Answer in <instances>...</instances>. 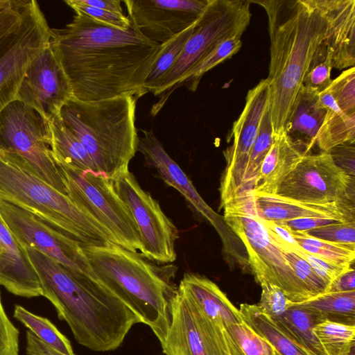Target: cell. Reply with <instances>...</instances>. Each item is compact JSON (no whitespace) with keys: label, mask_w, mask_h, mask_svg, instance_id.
Wrapping results in <instances>:
<instances>
[{"label":"cell","mask_w":355,"mask_h":355,"mask_svg":"<svg viewBox=\"0 0 355 355\" xmlns=\"http://www.w3.org/2000/svg\"><path fill=\"white\" fill-rule=\"evenodd\" d=\"M19 335L3 306L0 292V355H19Z\"/></svg>","instance_id":"45"},{"label":"cell","mask_w":355,"mask_h":355,"mask_svg":"<svg viewBox=\"0 0 355 355\" xmlns=\"http://www.w3.org/2000/svg\"><path fill=\"white\" fill-rule=\"evenodd\" d=\"M283 252L296 277L309 293L311 299L327 292L329 284L316 273L306 260L293 252Z\"/></svg>","instance_id":"41"},{"label":"cell","mask_w":355,"mask_h":355,"mask_svg":"<svg viewBox=\"0 0 355 355\" xmlns=\"http://www.w3.org/2000/svg\"><path fill=\"white\" fill-rule=\"evenodd\" d=\"M50 144L49 121L33 108L15 100L0 112V155L67 195Z\"/></svg>","instance_id":"7"},{"label":"cell","mask_w":355,"mask_h":355,"mask_svg":"<svg viewBox=\"0 0 355 355\" xmlns=\"http://www.w3.org/2000/svg\"><path fill=\"white\" fill-rule=\"evenodd\" d=\"M345 114L355 113V68L345 70L327 87Z\"/></svg>","instance_id":"40"},{"label":"cell","mask_w":355,"mask_h":355,"mask_svg":"<svg viewBox=\"0 0 355 355\" xmlns=\"http://www.w3.org/2000/svg\"><path fill=\"white\" fill-rule=\"evenodd\" d=\"M243 322L266 339L279 355H309L289 338L257 304H241Z\"/></svg>","instance_id":"30"},{"label":"cell","mask_w":355,"mask_h":355,"mask_svg":"<svg viewBox=\"0 0 355 355\" xmlns=\"http://www.w3.org/2000/svg\"><path fill=\"white\" fill-rule=\"evenodd\" d=\"M268 16L270 36L269 107L272 135L285 132L311 58L327 24L313 0L250 1Z\"/></svg>","instance_id":"3"},{"label":"cell","mask_w":355,"mask_h":355,"mask_svg":"<svg viewBox=\"0 0 355 355\" xmlns=\"http://www.w3.org/2000/svg\"><path fill=\"white\" fill-rule=\"evenodd\" d=\"M314 332L327 355H349L354 347L355 326L324 321Z\"/></svg>","instance_id":"37"},{"label":"cell","mask_w":355,"mask_h":355,"mask_svg":"<svg viewBox=\"0 0 355 355\" xmlns=\"http://www.w3.org/2000/svg\"><path fill=\"white\" fill-rule=\"evenodd\" d=\"M304 232L321 240L355 246V222L335 223Z\"/></svg>","instance_id":"42"},{"label":"cell","mask_w":355,"mask_h":355,"mask_svg":"<svg viewBox=\"0 0 355 355\" xmlns=\"http://www.w3.org/2000/svg\"><path fill=\"white\" fill-rule=\"evenodd\" d=\"M272 141V127L268 102L263 110L257 135L250 153L243 182V196L254 190L262 162L268 154Z\"/></svg>","instance_id":"32"},{"label":"cell","mask_w":355,"mask_h":355,"mask_svg":"<svg viewBox=\"0 0 355 355\" xmlns=\"http://www.w3.org/2000/svg\"><path fill=\"white\" fill-rule=\"evenodd\" d=\"M141 131L143 137H139L137 151L143 155L146 165L155 168L165 183L178 190L216 228L217 214L205 203L187 175L166 153L153 130Z\"/></svg>","instance_id":"21"},{"label":"cell","mask_w":355,"mask_h":355,"mask_svg":"<svg viewBox=\"0 0 355 355\" xmlns=\"http://www.w3.org/2000/svg\"><path fill=\"white\" fill-rule=\"evenodd\" d=\"M28 0H0V57L14 40Z\"/></svg>","instance_id":"39"},{"label":"cell","mask_w":355,"mask_h":355,"mask_svg":"<svg viewBox=\"0 0 355 355\" xmlns=\"http://www.w3.org/2000/svg\"><path fill=\"white\" fill-rule=\"evenodd\" d=\"M51 29L38 3L28 0L17 34L0 57V112L16 100L26 69L50 41Z\"/></svg>","instance_id":"16"},{"label":"cell","mask_w":355,"mask_h":355,"mask_svg":"<svg viewBox=\"0 0 355 355\" xmlns=\"http://www.w3.org/2000/svg\"><path fill=\"white\" fill-rule=\"evenodd\" d=\"M169 307V327L161 343L165 355H230L223 329L178 287Z\"/></svg>","instance_id":"13"},{"label":"cell","mask_w":355,"mask_h":355,"mask_svg":"<svg viewBox=\"0 0 355 355\" xmlns=\"http://www.w3.org/2000/svg\"><path fill=\"white\" fill-rule=\"evenodd\" d=\"M59 166L65 179L67 196L75 205L103 226L119 245L133 252L140 251L137 226L112 180L103 175Z\"/></svg>","instance_id":"10"},{"label":"cell","mask_w":355,"mask_h":355,"mask_svg":"<svg viewBox=\"0 0 355 355\" xmlns=\"http://www.w3.org/2000/svg\"><path fill=\"white\" fill-rule=\"evenodd\" d=\"M0 285L13 295L31 298L42 296L36 271L27 252L0 215Z\"/></svg>","instance_id":"22"},{"label":"cell","mask_w":355,"mask_h":355,"mask_svg":"<svg viewBox=\"0 0 355 355\" xmlns=\"http://www.w3.org/2000/svg\"><path fill=\"white\" fill-rule=\"evenodd\" d=\"M0 200L33 213L82 247L117 244L103 226L67 195L1 155Z\"/></svg>","instance_id":"6"},{"label":"cell","mask_w":355,"mask_h":355,"mask_svg":"<svg viewBox=\"0 0 355 355\" xmlns=\"http://www.w3.org/2000/svg\"><path fill=\"white\" fill-rule=\"evenodd\" d=\"M112 182L137 226L141 254L156 263L168 264L175 261L178 230L163 212L158 202L140 187L129 171Z\"/></svg>","instance_id":"11"},{"label":"cell","mask_w":355,"mask_h":355,"mask_svg":"<svg viewBox=\"0 0 355 355\" xmlns=\"http://www.w3.org/2000/svg\"><path fill=\"white\" fill-rule=\"evenodd\" d=\"M14 318L48 346L64 354L75 355L70 341L47 318L35 315L20 305L15 306Z\"/></svg>","instance_id":"34"},{"label":"cell","mask_w":355,"mask_h":355,"mask_svg":"<svg viewBox=\"0 0 355 355\" xmlns=\"http://www.w3.org/2000/svg\"><path fill=\"white\" fill-rule=\"evenodd\" d=\"M296 304L311 312L320 322L355 326V291L324 293Z\"/></svg>","instance_id":"29"},{"label":"cell","mask_w":355,"mask_h":355,"mask_svg":"<svg viewBox=\"0 0 355 355\" xmlns=\"http://www.w3.org/2000/svg\"><path fill=\"white\" fill-rule=\"evenodd\" d=\"M297 256L306 260L316 273L329 285L340 275L347 270L352 266L333 263L306 252H300Z\"/></svg>","instance_id":"47"},{"label":"cell","mask_w":355,"mask_h":355,"mask_svg":"<svg viewBox=\"0 0 355 355\" xmlns=\"http://www.w3.org/2000/svg\"><path fill=\"white\" fill-rule=\"evenodd\" d=\"M230 355H277L274 347L244 322L224 329Z\"/></svg>","instance_id":"33"},{"label":"cell","mask_w":355,"mask_h":355,"mask_svg":"<svg viewBox=\"0 0 355 355\" xmlns=\"http://www.w3.org/2000/svg\"><path fill=\"white\" fill-rule=\"evenodd\" d=\"M64 2L73 11H80L98 21L107 24L117 27L119 28L126 30L130 26V22L124 15L113 12L89 6L83 4L78 0H67Z\"/></svg>","instance_id":"44"},{"label":"cell","mask_w":355,"mask_h":355,"mask_svg":"<svg viewBox=\"0 0 355 355\" xmlns=\"http://www.w3.org/2000/svg\"><path fill=\"white\" fill-rule=\"evenodd\" d=\"M333 68L331 53L322 42L315 51L303 80V85L318 93L324 90L331 83Z\"/></svg>","instance_id":"38"},{"label":"cell","mask_w":355,"mask_h":355,"mask_svg":"<svg viewBox=\"0 0 355 355\" xmlns=\"http://www.w3.org/2000/svg\"><path fill=\"white\" fill-rule=\"evenodd\" d=\"M241 46V36H235L222 41L191 69L181 80L178 87L185 85L189 90L195 92L201 78L207 71L236 53Z\"/></svg>","instance_id":"36"},{"label":"cell","mask_w":355,"mask_h":355,"mask_svg":"<svg viewBox=\"0 0 355 355\" xmlns=\"http://www.w3.org/2000/svg\"><path fill=\"white\" fill-rule=\"evenodd\" d=\"M268 101L269 85L266 78L248 92L244 108L230 132L233 144L224 151L226 167L220 183V207L243 196L250 153Z\"/></svg>","instance_id":"15"},{"label":"cell","mask_w":355,"mask_h":355,"mask_svg":"<svg viewBox=\"0 0 355 355\" xmlns=\"http://www.w3.org/2000/svg\"><path fill=\"white\" fill-rule=\"evenodd\" d=\"M277 355H279V354L277 353Z\"/></svg>","instance_id":"53"},{"label":"cell","mask_w":355,"mask_h":355,"mask_svg":"<svg viewBox=\"0 0 355 355\" xmlns=\"http://www.w3.org/2000/svg\"><path fill=\"white\" fill-rule=\"evenodd\" d=\"M95 279L123 302L163 343L177 267L157 266L117 244L82 247Z\"/></svg>","instance_id":"4"},{"label":"cell","mask_w":355,"mask_h":355,"mask_svg":"<svg viewBox=\"0 0 355 355\" xmlns=\"http://www.w3.org/2000/svg\"><path fill=\"white\" fill-rule=\"evenodd\" d=\"M304 155L285 132L273 136L272 146L262 162L253 191L277 194L283 180Z\"/></svg>","instance_id":"25"},{"label":"cell","mask_w":355,"mask_h":355,"mask_svg":"<svg viewBox=\"0 0 355 355\" xmlns=\"http://www.w3.org/2000/svg\"><path fill=\"white\" fill-rule=\"evenodd\" d=\"M0 215L24 248H35L64 266L95 279L78 242L33 213L1 200Z\"/></svg>","instance_id":"14"},{"label":"cell","mask_w":355,"mask_h":355,"mask_svg":"<svg viewBox=\"0 0 355 355\" xmlns=\"http://www.w3.org/2000/svg\"><path fill=\"white\" fill-rule=\"evenodd\" d=\"M277 194L314 204L354 201V177L339 167L329 152L306 154L283 180Z\"/></svg>","instance_id":"12"},{"label":"cell","mask_w":355,"mask_h":355,"mask_svg":"<svg viewBox=\"0 0 355 355\" xmlns=\"http://www.w3.org/2000/svg\"><path fill=\"white\" fill-rule=\"evenodd\" d=\"M291 232L297 243L306 252L333 263L344 266L354 264L355 246L316 239L304 232Z\"/></svg>","instance_id":"35"},{"label":"cell","mask_w":355,"mask_h":355,"mask_svg":"<svg viewBox=\"0 0 355 355\" xmlns=\"http://www.w3.org/2000/svg\"><path fill=\"white\" fill-rule=\"evenodd\" d=\"M325 114L326 108L320 101L319 93L302 85L285 132L304 155L316 144V137Z\"/></svg>","instance_id":"24"},{"label":"cell","mask_w":355,"mask_h":355,"mask_svg":"<svg viewBox=\"0 0 355 355\" xmlns=\"http://www.w3.org/2000/svg\"><path fill=\"white\" fill-rule=\"evenodd\" d=\"M335 163L348 175L354 177V144L347 143L334 147L329 152Z\"/></svg>","instance_id":"48"},{"label":"cell","mask_w":355,"mask_h":355,"mask_svg":"<svg viewBox=\"0 0 355 355\" xmlns=\"http://www.w3.org/2000/svg\"><path fill=\"white\" fill-rule=\"evenodd\" d=\"M26 355H66L41 341L31 331L26 332Z\"/></svg>","instance_id":"51"},{"label":"cell","mask_w":355,"mask_h":355,"mask_svg":"<svg viewBox=\"0 0 355 355\" xmlns=\"http://www.w3.org/2000/svg\"><path fill=\"white\" fill-rule=\"evenodd\" d=\"M137 99L130 94L88 102L72 97L60 110L63 123L85 147L101 175L110 180L128 171L137 151Z\"/></svg>","instance_id":"5"},{"label":"cell","mask_w":355,"mask_h":355,"mask_svg":"<svg viewBox=\"0 0 355 355\" xmlns=\"http://www.w3.org/2000/svg\"><path fill=\"white\" fill-rule=\"evenodd\" d=\"M319 98L326 108V114L319 128L315 144L322 152H329L339 145L354 144L355 113H343L327 88L319 93Z\"/></svg>","instance_id":"27"},{"label":"cell","mask_w":355,"mask_h":355,"mask_svg":"<svg viewBox=\"0 0 355 355\" xmlns=\"http://www.w3.org/2000/svg\"><path fill=\"white\" fill-rule=\"evenodd\" d=\"M83 4L124 15L120 0H78Z\"/></svg>","instance_id":"52"},{"label":"cell","mask_w":355,"mask_h":355,"mask_svg":"<svg viewBox=\"0 0 355 355\" xmlns=\"http://www.w3.org/2000/svg\"><path fill=\"white\" fill-rule=\"evenodd\" d=\"M223 209L224 220L245 246L257 281L277 286L292 303L311 299L283 251L273 243L254 214L250 194L226 204Z\"/></svg>","instance_id":"9"},{"label":"cell","mask_w":355,"mask_h":355,"mask_svg":"<svg viewBox=\"0 0 355 355\" xmlns=\"http://www.w3.org/2000/svg\"><path fill=\"white\" fill-rule=\"evenodd\" d=\"M72 97L69 80L49 41L26 69L16 100L49 121Z\"/></svg>","instance_id":"17"},{"label":"cell","mask_w":355,"mask_h":355,"mask_svg":"<svg viewBox=\"0 0 355 355\" xmlns=\"http://www.w3.org/2000/svg\"><path fill=\"white\" fill-rule=\"evenodd\" d=\"M197 21L185 30L161 44L158 55L144 83V89L147 92H152L154 94L156 92L163 77L179 58L195 28Z\"/></svg>","instance_id":"31"},{"label":"cell","mask_w":355,"mask_h":355,"mask_svg":"<svg viewBox=\"0 0 355 355\" xmlns=\"http://www.w3.org/2000/svg\"><path fill=\"white\" fill-rule=\"evenodd\" d=\"M254 214L259 218L273 222L300 218H330L341 222H355L354 201L324 204L306 203L284 198L277 194H250Z\"/></svg>","instance_id":"19"},{"label":"cell","mask_w":355,"mask_h":355,"mask_svg":"<svg viewBox=\"0 0 355 355\" xmlns=\"http://www.w3.org/2000/svg\"><path fill=\"white\" fill-rule=\"evenodd\" d=\"M340 222L341 221L330 218L308 217L279 221L277 223L286 227L292 231L306 232L319 227Z\"/></svg>","instance_id":"49"},{"label":"cell","mask_w":355,"mask_h":355,"mask_svg":"<svg viewBox=\"0 0 355 355\" xmlns=\"http://www.w3.org/2000/svg\"><path fill=\"white\" fill-rule=\"evenodd\" d=\"M130 22L148 39L164 43L194 24L209 0H124Z\"/></svg>","instance_id":"18"},{"label":"cell","mask_w":355,"mask_h":355,"mask_svg":"<svg viewBox=\"0 0 355 355\" xmlns=\"http://www.w3.org/2000/svg\"><path fill=\"white\" fill-rule=\"evenodd\" d=\"M250 0H209L182 53L154 93L160 97L150 110L156 115L184 77L222 41L242 36L250 24Z\"/></svg>","instance_id":"8"},{"label":"cell","mask_w":355,"mask_h":355,"mask_svg":"<svg viewBox=\"0 0 355 355\" xmlns=\"http://www.w3.org/2000/svg\"><path fill=\"white\" fill-rule=\"evenodd\" d=\"M261 221L273 243L284 252H291L298 254L304 250L295 240L291 230L286 227L277 222L264 220Z\"/></svg>","instance_id":"46"},{"label":"cell","mask_w":355,"mask_h":355,"mask_svg":"<svg viewBox=\"0 0 355 355\" xmlns=\"http://www.w3.org/2000/svg\"><path fill=\"white\" fill-rule=\"evenodd\" d=\"M352 291H355V271L353 266L332 281L326 293H340Z\"/></svg>","instance_id":"50"},{"label":"cell","mask_w":355,"mask_h":355,"mask_svg":"<svg viewBox=\"0 0 355 355\" xmlns=\"http://www.w3.org/2000/svg\"><path fill=\"white\" fill-rule=\"evenodd\" d=\"M62 28H51L50 44L72 89L73 98L96 101L146 94V79L161 44L132 24L123 30L80 11Z\"/></svg>","instance_id":"1"},{"label":"cell","mask_w":355,"mask_h":355,"mask_svg":"<svg viewBox=\"0 0 355 355\" xmlns=\"http://www.w3.org/2000/svg\"><path fill=\"white\" fill-rule=\"evenodd\" d=\"M327 28L322 42L331 53L333 68L355 64V0H313Z\"/></svg>","instance_id":"20"},{"label":"cell","mask_w":355,"mask_h":355,"mask_svg":"<svg viewBox=\"0 0 355 355\" xmlns=\"http://www.w3.org/2000/svg\"><path fill=\"white\" fill-rule=\"evenodd\" d=\"M259 304L261 310L272 320L279 318L286 311L291 302L283 291L277 286L263 283Z\"/></svg>","instance_id":"43"},{"label":"cell","mask_w":355,"mask_h":355,"mask_svg":"<svg viewBox=\"0 0 355 355\" xmlns=\"http://www.w3.org/2000/svg\"><path fill=\"white\" fill-rule=\"evenodd\" d=\"M42 289L76 341L96 352L117 349L139 318L98 281L33 248H24Z\"/></svg>","instance_id":"2"},{"label":"cell","mask_w":355,"mask_h":355,"mask_svg":"<svg viewBox=\"0 0 355 355\" xmlns=\"http://www.w3.org/2000/svg\"><path fill=\"white\" fill-rule=\"evenodd\" d=\"M273 322L309 355H327L314 332L315 326L320 322L306 309L291 302L286 312Z\"/></svg>","instance_id":"28"},{"label":"cell","mask_w":355,"mask_h":355,"mask_svg":"<svg viewBox=\"0 0 355 355\" xmlns=\"http://www.w3.org/2000/svg\"><path fill=\"white\" fill-rule=\"evenodd\" d=\"M51 132L50 147L58 165L102 175L92 157L78 139L65 126L60 115L49 121Z\"/></svg>","instance_id":"26"},{"label":"cell","mask_w":355,"mask_h":355,"mask_svg":"<svg viewBox=\"0 0 355 355\" xmlns=\"http://www.w3.org/2000/svg\"><path fill=\"white\" fill-rule=\"evenodd\" d=\"M178 288L191 297L209 319L223 329L229 324L243 322L239 310L208 278L198 274L185 273Z\"/></svg>","instance_id":"23"}]
</instances>
